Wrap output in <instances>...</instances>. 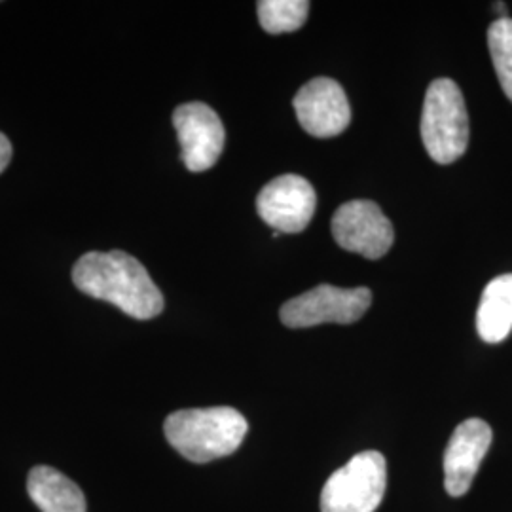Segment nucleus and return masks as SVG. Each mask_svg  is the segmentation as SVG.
Returning <instances> with one entry per match:
<instances>
[{"label": "nucleus", "instance_id": "nucleus-10", "mask_svg": "<svg viewBox=\"0 0 512 512\" xmlns=\"http://www.w3.org/2000/svg\"><path fill=\"white\" fill-rule=\"evenodd\" d=\"M492 427L471 418L459 423L444 454V486L452 497L467 494L492 444Z\"/></svg>", "mask_w": 512, "mask_h": 512}, {"label": "nucleus", "instance_id": "nucleus-5", "mask_svg": "<svg viewBox=\"0 0 512 512\" xmlns=\"http://www.w3.org/2000/svg\"><path fill=\"white\" fill-rule=\"evenodd\" d=\"M372 304V293L366 287L340 289L319 285L300 294L281 308V323L289 329H310L323 323L349 325L359 321Z\"/></svg>", "mask_w": 512, "mask_h": 512}, {"label": "nucleus", "instance_id": "nucleus-4", "mask_svg": "<svg viewBox=\"0 0 512 512\" xmlns=\"http://www.w3.org/2000/svg\"><path fill=\"white\" fill-rule=\"evenodd\" d=\"M385 484L384 456L361 452L330 475L321 492V512H374L384 501Z\"/></svg>", "mask_w": 512, "mask_h": 512}, {"label": "nucleus", "instance_id": "nucleus-6", "mask_svg": "<svg viewBox=\"0 0 512 512\" xmlns=\"http://www.w3.org/2000/svg\"><path fill=\"white\" fill-rule=\"evenodd\" d=\"M334 241L349 253L370 260L387 255L395 232L382 209L368 200L344 203L332 217Z\"/></svg>", "mask_w": 512, "mask_h": 512}, {"label": "nucleus", "instance_id": "nucleus-13", "mask_svg": "<svg viewBox=\"0 0 512 512\" xmlns=\"http://www.w3.org/2000/svg\"><path fill=\"white\" fill-rule=\"evenodd\" d=\"M260 25L270 35H283L293 33L300 29L308 14L310 2L308 0H262L256 4Z\"/></svg>", "mask_w": 512, "mask_h": 512}, {"label": "nucleus", "instance_id": "nucleus-14", "mask_svg": "<svg viewBox=\"0 0 512 512\" xmlns=\"http://www.w3.org/2000/svg\"><path fill=\"white\" fill-rule=\"evenodd\" d=\"M488 48L495 73L505 95L512 101V19L499 18L488 29Z\"/></svg>", "mask_w": 512, "mask_h": 512}, {"label": "nucleus", "instance_id": "nucleus-1", "mask_svg": "<svg viewBox=\"0 0 512 512\" xmlns=\"http://www.w3.org/2000/svg\"><path fill=\"white\" fill-rule=\"evenodd\" d=\"M73 281L78 291L105 300L129 317L147 321L164 310V294L147 268L124 251L88 253L74 264Z\"/></svg>", "mask_w": 512, "mask_h": 512}, {"label": "nucleus", "instance_id": "nucleus-8", "mask_svg": "<svg viewBox=\"0 0 512 512\" xmlns=\"http://www.w3.org/2000/svg\"><path fill=\"white\" fill-rule=\"evenodd\" d=\"M173 126L177 129L188 171L202 173L219 162L226 131L219 114L209 105L194 101L177 107L173 112Z\"/></svg>", "mask_w": 512, "mask_h": 512}, {"label": "nucleus", "instance_id": "nucleus-2", "mask_svg": "<svg viewBox=\"0 0 512 512\" xmlns=\"http://www.w3.org/2000/svg\"><path fill=\"white\" fill-rule=\"evenodd\" d=\"M167 442L192 463H209L234 454L245 439L249 425L236 408H190L167 416Z\"/></svg>", "mask_w": 512, "mask_h": 512}, {"label": "nucleus", "instance_id": "nucleus-11", "mask_svg": "<svg viewBox=\"0 0 512 512\" xmlns=\"http://www.w3.org/2000/svg\"><path fill=\"white\" fill-rule=\"evenodd\" d=\"M27 492L42 512H86V497L78 484L48 465L29 473Z\"/></svg>", "mask_w": 512, "mask_h": 512}, {"label": "nucleus", "instance_id": "nucleus-9", "mask_svg": "<svg viewBox=\"0 0 512 512\" xmlns=\"http://www.w3.org/2000/svg\"><path fill=\"white\" fill-rule=\"evenodd\" d=\"M300 126L313 137H334L348 128L351 107L344 88L332 78H313L294 97Z\"/></svg>", "mask_w": 512, "mask_h": 512}, {"label": "nucleus", "instance_id": "nucleus-12", "mask_svg": "<svg viewBox=\"0 0 512 512\" xmlns=\"http://www.w3.org/2000/svg\"><path fill=\"white\" fill-rule=\"evenodd\" d=\"M478 336L488 344L503 342L512 330V274L492 279L476 311Z\"/></svg>", "mask_w": 512, "mask_h": 512}, {"label": "nucleus", "instance_id": "nucleus-15", "mask_svg": "<svg viewBox=\"0 0 512 512\" xmlns=\"http://www.w3.org/2000/svg\"><path fill=\"white\" fill-rule=\"evenodd\" d=\"M12 160V145L4 133H0V173L8 167Z\"/></svg>", "mask_w": 512, "mask_h": 512}, {"label": "nucleus", "instance_id": "nucleus-7", "mask_svg": "<svg viewBox=\"0 0 512 512\" xmlns=\"http://www.w3.org/2000/svg\"><path fill=\"white\" fill-rule=\"evenodd\" d=\"M315 207L317 196L310 181L293 173L266 184L256 198L260 219L279 234H300L306 230Z\"/></svg>", "mask_w": 512, "mask_h": 512}, {"label": "nucleus", "instance_id": "nucleus-3", "mask_svg": "<svg viewBox=\"0 0 512 512\" xmlns=\"http://www.w3.org/2000/svg\"><path fill=\"white\" fill-rule=\"evenodd\" d=\"M421 139L437 164H454L469 145V116L463 93L450 78L435 80L425 93Z\"/></svg>", "mask_w": 512, "mask_h": 512}]
</instances>
